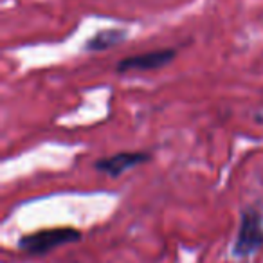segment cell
Here are the masks:
<instances>
[{
	"instance_id": "cell-1",
	"label": "cell",
	"mask_w": 263,
	"mask_h": 263,
	"mask_svg": "<svg viewBox=\"0 0 263 263\" xmlns=\"http://www.w3.org/2000/svg\"><path fill=\"white\" fill-rule=\"evenodd\" d=\"M81 240V233L74 227H52V229H42L36 233L24 234L16 247L29 256H44L60 249L63 245L76 243Z\"/></svg>"
},
{
	"instance_id": "cell-3",
	"label": "cell",
	"mask_w": 263,
	"mask_h": 263,
	"mask_svg": "<svg viewBox=\"0 0 263 263\" xmlns=\"http://www.w3.org/2000/svg\"><path fill=\"white\" fill-rule=\"evenodd\" d=\"M177 58V49H155V51L141 52V54L126 56L119 60L116 65L117 74L126 72H150V70H159L168 67L173 60Z\"/></svg>"
},
{
	"instance_id": "cell-5",
	"label": "cell",
	"mask_w": 263,
	"mask_h": 263,
	"mask_svg": "<svg viewBox=\"0 0 263 263\" xmlns=\"http://www.w3.org/2000/svg\"><path fill=\"white\" fill-rule=\"evenodd\" d=\"M126 31L119 29V27H112V29H101L90 36L85 42L83 49L88 52H101V51H108V49L116 47V45L123 44L126 40Z\"/></svg>"
},
{
	"instance_id": "cell-4",
	"label": "cell",
	"mask_w": 263,
	"mask_h": 263,
	"mask_svg": "<svg viewBox=\"0 0 263 263\" xmlns=\"http://www.w3.org/2000/svg\"><path fill=\"white\" fill-rule=\"evenodd\" d=\"M152 161V154L148 152H117L108 157L98 159L94 162V170L108 179H117L128 170H134L144 162Z\"/></svg>"
},
{
	"instance_id": "cell-2",
	"label": "cell",
	"mask_w": 263,
	"mask_h": 263,
	"mask_svg": "<svg viewBox=\"0 0 263 263\" xmlns=\"http://www.w3.org/2000/svg\"><path fill=\"white\" fill-rule=\"evenodd\" d=\"M263 247V216L256 208H245L240 215L236 240L233 243V254L236 258H251Z\"/></svg>"
}]
</instances>
